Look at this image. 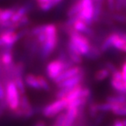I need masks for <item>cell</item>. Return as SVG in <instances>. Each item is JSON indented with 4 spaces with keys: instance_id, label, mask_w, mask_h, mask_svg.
<instances>
[{
    "instance_id": "1",
    "label": "cell",
    "mask_w": 126,
    "mask_h": 126,
    "mask_svg": "<svg viewBox=\"0 0 126 126\" xmlns=\"http://www.w3.org/2000/svg\"><path fill=\"white\" fill-rule=\"evenodd\" d=\"M45 33L47 39L45 43L40 47V56L42 59H48L58 46V28L54 24H46Z\"/></svg>"
},
{
    "instance_id": "2",
    "label": "cell",
    "mask_w": 126,
    "mask_h": 126,
    "mask_svg": "<svg viewBox=\"0 0 126 126\" xmlns=\"http://www.w3.org/2000/svg\"><path fill=\"white\" fill-rule=\"evenodd\" d=\"M5 102L8 108L12 112L18 110L20 106L21 94L17 90L14 80H9L5 84Z\"/></svg>"
},
{
    "instance_id": "3",
    "label": "cell",
    "mask_w": 126,
    "mask_h": 126,
    "mask_svg": "<svg viewBox=\"0 0 126 126\" xmlns=\"http://www.w3.org/2000/svg\"><path fill=\"white\" fill-rule=\"evenodd\" d=\"M75 65L73 62H64L59 59L50 61L46 66V73L48 78L54 81L64 71Z\"/></svg>"
},
{
    "instance_id": "4",
    "label": "cell",
    "mask_w": 126,
    "mask_h": 126,
    "mask_svg": "<svg viewBox=\"0 0 126 126\" xmlns=\"http://www.w3.org/2000/svg\"><path fill=\"white\" fill-rule=\"evenodd\" d=\"M68 105V101L66 98L56 99L55 101L47 104L42 109L43 115L46 118H52L57 116L65 110H66Z\"/></svg>"
},
{
    "instance_id": "5",
    "label": "cell",
    "mask_w": 126,
    "mask_h": 126,
    "mask_svg": "<svg viewBox=\"0 0 126 126\" xmlns=\"http://www.w3.org/2000/svg\"><path fill=\"white\" fill-rule=\"evenodd\" d=\"M94 0H81V10L77 15L78 18L91 26L94 23Z\"/></svg>"
},
{
    "instance_id": "6",
    "label": "cell",
    "mask_w": 126,
    "mask_h": 126,
    "mask_svg": "<svg viewBox=\"0 0 126 126\" xmlns=\"http://www.w3.org/2000/svg\"><path fill=\"white\" fill-rule=\"evenodd\" d=\"M83 71H84V69L81 66L75 65L71 67L68 69H66L65 71H63V72L55 80H54L53 82H54V84H58L62 82L63 80H67L71 78H73V77L80 74L81 72H83Z\"/></svg>"
},
{
    "instance_id": "7",
    "label": "cell",
    "mask_w": 126,
    "mask_h": 126,
    "mask_svg": "<svg viewBox=\"0 0 126 126\" xmlns=\"http://www.w3.org/2000/svg\"><path fill=\"white\" fill-rule=\"evenodd\" d=\"M72 28L75 31L87 36L90 39L95 37V32L91 28V26L88 25L84 21L79 19L78 17V19L75 21V24H73Z\"/></svg>"
},
{
    "instance_id": "8",
    "label": "cell",
    "mask_w": 126,
    "mask_h": 126,
    "mask_svg": "<svg viewBox=\"0 0 126 126\" xmlns=\"http://www.w3.org/2000/svg\"><path fill=\"white\" fill-rule=\"evenodd\" d=\"M18 109L21 110L23 113V117L25 119H30L35 114V109L33 108L28 97L25 94L21 96L20 106Z\"/></svg>"
},
{
    "instance_id": "9",
    "label": "cell",
    "mask_w": 126,
    "mask_h": 126,
    "mask_svg": "<svg viewBox=\"0 0 126 126\" xmlns=\"http://www.w3.org/2000/svg\"><path fill=\"white\" fill-rule=\"evenodd\" d=\"M67 53L68 57L75 65H79L83 62V56L80 54L77 47L69 40L67 42Z\"/></svg>"
},
{
    "instance_id": "10",
    "label": "cell",
    "mask_w": 126,
    "mask_h": 126,
    "mask_svg": "<svg viewBox=\"0 0 126 126\" xmlns=\"http://www.w3.org/2000/svg\"><path fill=\"white\" fill-rule=\"evenodd\" d=\"M84 78V71L73 78L63 80L62 82L56 84V86L58 87V88H74L79 84H81Z\"/></svg>"
},
{
    "instance_id": "11",
    "label": "cell",
    "mask_w": 126,
    "mask_h": 126,
    "mask_svg": "<svg viewBox=\"0 0 126 126\" xmlns=\"http://www.w3.org/2000/svg\"><path fill=\"white\" fill-rule=\"evenodd\" d=\"M0 38L2 39L4 46L13 47V45L21 39L18 32H8L0 35Z\"/></svg>"
},
{
    "instance_id": "12",
    "label": "cell",
    "mask_w": 126,
    "mask_h": 126,
    "mask_svg": "<svg viewBox=\"0 0 126 126\" xmlns=\"http://www.w3.org/2000/svg\"><path fill=\"white\" fill-rule=\"evenodd\" d=\"M79 109H70L65 111V119L63 126H74L79 116Z\"/></svg>"
},
{
    "instance_id": "13",
    "label": "cell",
    "mask_w": 126,
    "mask_h": 126,
    "mask_svg": "<svg viewBox=\"0 0 126 126\" xmlns=\"http://www.w3.org/2000/svg\"><path fill=\"white\" fill-rule=\"evenodd\" d=\"M24 80L26 86H28V87L34 90H37V91L41 90V87L39 83L37 75H34L33 74H31V73L27 74L24 76Z\"/></svg>"
},
{
    "instance_id": "14",
    "label": "cell",
    "mask_w": 126,
    "mask_h": 126,
    "mask_svg": "<svg viewBox=\"0 0 126 126\" xmlns=\"http://www.w3.org/2000/svg\"><path fill=\"white\" fill-rule=\"evenodd\" d=\"M80 10H81V0H75L74 3L69 7L67 11V17H75L80 13Z\"/></svg>"
},
{
    "instance_id": "15",
    "label": "cell",
    "mask_w": 126,
    "mask_h": 126,
    "mask_svg": "<svg viewBox=\"0 0 126 126\" xmlns=\"http://www.w3.org/2000/svg\"><path fill=\"white\" fill-rule=\"evenodd\" d=\"M106 102L112 104H123L126 103V94H116L106 96Z\"/></svg>"
},
{
    "instance_id": "16",
    "label": "cell",
    "mask_w": 126,
    "mask_h": 126,
    "mask_svg": "<svg viewBox=\"0 0 126 126\" xmlns=\"http://www.w3.org/2000/svg\"><path fill=\"white\" fill-rule=\"evenodd\" d=\"M83 85L81 84H79L77 87H74L71 91L68 93V94L66 96V99L68 101V103L73 100H75L77 99L80 97V95H81V91H82V89H83Z\"/></svg>"
},
{
    "instance_id": "17",
    "label": "cell",
    "mask_w": 126,
    "mask_h": 126,
    "mask_svg": "<svg viewBox=\"0 0 126 126\" xmlns=\"http://www.w3.org/2000/svg\"><path fill=\"white\" fill-rule=\"evenodd\" d=\"M103 52L100 50V46H96L95 44H92L91 47L90 49V51L87 54L86 58H87L90 60H96L101 56V54Z\"/></svg>"
},
{
    "instance_id": "18",
    "label": "cell",
    "mask_w": 126,
    "mask_h": 126,
    "mask_svg": "<svg viewBox=\"0 0 126 126\" xmlns=\"http://www.w3.org/2000/svg\"><path fill=\"white\" fill-rule=\"evenodd\" d=\"M20 6H14L10 8H6V9H3L2 12L0 15V19L2 21H10L12 19V16L15 13V12L18 9Z\"/></svg>"
},
{
    "instance_id": "19",
    "label": "cell",
    "mask_w": 126,
    "mask_h": 126,
    "mask_svg": "<svg viewBox=\"0 0 126 126\" xmlns=\"http://www.w3.org/2000/svg\"><path fill=\"white\" fill-rule=\"evenodd\" d=\"M110 75H111L110 71L106 68H103L97 70L95 72L94 79L97 82H101V81L105 80L106 78H109Z\"/></svg>"
},
{
    "instance_id": "20",
    "label": "cell",
    "mask_w": 126,
    "mask_h": 126,
    "mask_svg": "<svg viewBox=\"0 0 126 126\" xmlns=\"http://www.w3.org/2000/svg\"><path fill=\"white\" fill-rule=\"evenodd\" d=\"M112 113L115 115L122 116L126 118V103L123 104H113Z\"/></svg>"
},
{
    "instance_id": "21",
    "label": "cell",
    "mask_w": 126,
    "mask_h": 126,
    "mask_svg": "<svg viewBox=\"0 0 126 126\" xmlns=\"http://www.w3.org/2000/svg\"><path fill=\"white\" fill-rule=\"evenodd\" d=\"M88 115L91 119H95L96 117L100 113L97 110V103H95L94 101L91 100V99L90 100L88 104Z\"/></svg>"
},
{
    "instance_id": "22",
    "label": "cell",
    "mask_w": 126,
    "mask_h": 126,
    "mask_svg": "<svg viewBox=\"0 0 126 126\" xmlns=\"http://www.w3.org/2000/svg\"><path fill=\"white\" fill-rule=\"evenodd\" d=\"M14 82L18 90L21 95H24L26 93V84L24 83V80L23 77H15L14 78Z\"/></svg>"
},
{
    "instance_id": "23",
    "label": "cell",
    "mask_w": 126,
    "mask_h": 126,
    "mask_svg": "<svg viewBox=\"0 0 126 126\" xmlns=\"http://www.w3.org/2000/svg\"><path fill=\"white\" fill-rule=\"evenodd\" d=\"M113 104L104 102V103H97V110L99 112H102V113H106V112H112L113 110Z\"/></svg>"
},
{
    "instance_id": "24",
    "label": "cell",
    "mask_w": 126,
    "mask_h": 126,
    "mask_svg": "<svg viewBox=\"0 0 126 126\" xmlns=\"http://www.w3.org/2000/svg\"><path fill=\"white\" fill-rule=\"evenodd\" d=\"M45 29H46V24H41V25L36 26L30 31L29 35L31 36V37H37L40 33L44 32Z\"/></svg>"
},
{
    "instance_id": "25",
    "label": "cell",
    "mask_w": 126,
    "mask_h": 126,
    "mask_svg": "<svg viewBox=\"0 0 126 126\" xmlns=\"http://www.w3.org/2000/svg\"><path fill=\"white\" fill-rule=\"evenodd\" d=\"M37 78H38L40 85L41 87V90H43L45 91H49L51 87H50V85L48 82V80L42 75H37Z\"/></svg>"
},
{
    "instance_id": "26",
    "label": "cell",
    "mask_w": 126,
    "mask_h": 126,
    "mask_svg": "<svg viewBox=\"0 0 126 126\" xmlns=\"http://www.w3.org/2000/svg\"><path fill=\"white\" fill-rule=\"evenodd\" d=\"M112 18L116 22L126 24V15L120 12H113L112 15Z\"/></svg>"
},
{
    "instance_id": "27",
    "label": "cell",
    "mask_w": 126,
    "mask_h": 126,
    "mask_svg": "<svg viewBox=\"0 0 126 126\" xmlns=\"http://www.w3.org/2000/svg\"><path fill=\"white\" fill-rule=\"evenodd\" d=\"M39 8L43 11V12H49L50 11L52 8H54L56 4L55 3L54 1H52V2H47V3H43V4H40V5H37Z\"/></svg>"
},
{
    "instance_id": "28",
    "label": "cell",
    "mask_w": 126,
    "mask_h": 126,
    "mask_svg": "<svg viewBox=\"0 0 126 126\" xmlns=\"http://www.w3.org/2000/svg\"><path fill=\"white\" fill-rule=\"evenodd\" d=\"M65 119V112H61L56 117V121L54 122V125L56 126H63Z\"/></svg>"
},
{
    "instance_id": "29",
    "label": "cell",
    "mask_w": 126,
    "mask_h": 126,
    "mask_svg": "<svg viewBox=\"0 0 126 126\" xmlns=\"http://www.w3.org/2000/svg\"><path fill=\"white\" fill-rule=\"evenodd\" d=\"M30 23V20H29V17L28 15H25L16 24V28H24V27L27 26L28 24Z\"/></svg>"
},
{
    "instance_id": "30",
    "label": "cell",
    "mask_w": 126,
    "mask_h": 126,
    "mask_svg": "<svg viewBox=\"0 0 126 126\" xmlns=\"http://www.w3.org/2000/svg\"><path fill=\"white\" fill-rule=\"evenodd\" d=\"M107 8L111 12H115L116 11V0H105Z\"/></svg>"
},
{
    "instance_id": "31",
    "label": "cell",
    "mask_w": 126,
    "mask_h": 126,
    "mask_svg": "<svg viewBox=\"0 0 126 126\" xmlns=\"http://www.w3.org/2000/svg\"><path fill=\"white\" fill-rule=\"evenodd\" d=\"M105 68H106L108 70H109L111 74L114 73L115 71H116L117 70H119L118 68H117V67L111 62H106L105 63Z\"/></svg>"
},
{
    "instance_id": "32",
    "label": "cell",
    "mask_w": 126,
    "mask_h": 126,
    "mask_svg": "<svg viewBox=\"0 0 126 126\" xmlns=\"http://www.w3.org/2000/svg\"><path fill=\"white\" fill-rule=\"evenodd\" d=\"M2 81L0 80V101L5 100V87Z\"/></svg>"
},
{
    "instance_id": "33",
    "label": "cell",
    "mask_w": 126,
    "mask_h": 126,
    "mask_svg": "<svg viewBox=\"0 0 126 126\" xmlns=\"http://www.w3.org/2000/svg\"><path fill=\"white\" fill-rule=\"evenodd\" d=\"M6 108H8V106H7V103H6L5 100L0 101V118L2 116V115L4 113V111L5 110Z\"/></svg>"
},
{
    "instance_id": "34",
    "label": "cell",
    "mask_w": 126,
    "mask_h": 126,
    "mask_svg": "<svg viewBox=\"0 0 126 126\" xmlns=\"http://www.w3.org/2000/svg\"><path fill=\"white\" fill-rule=\"evenodd\" d=\"M121 72L122 75V78L124 80H126V59L123 62V64L122 65V69H121Z\"/></svg>"
},
{
    "instance_id": "35",
    "label": "cell",
    "mask_w": 126,
    "mask_h": 126,
    "mask_svg": "<svg viewBox=\"0 0 126 126\" xmlns=\"http://www.w3.org/2000/svg\"><path fill=\"white\" fill-rule=\"evenodd\" d=\"M112 126H124V125L122 124V122L121 119H116L112 122Z\"/></svg>"
},
{
    "instance_id": "36",
    "label": "cell",
    "mask_w": 126,
    "mask_h": 126,
    "mask_svg": "<svg viewBox=\"0 0 126 126\" xmlns=\"http://www.w3.org/2000/svg\"><path fill=\"white\" fill-rule=\"evenodd\" d=\"M52 1H53V0H35V2L37 3V5L49 2H52Z\"/></svg>"
},
{
    "instance_id": "37",
    "label": "cell",
    "mask_w": 126,
    "mask_h": 126,
    "mask_svg": "<svg viewBox=\"0 0 126 126\" xmlns=\"http://www.w3.org/2000/svg\"><path fill=\"white\" fill-rule=\"evenodd\" d=\"M35 126H46V123H45L43 121H40L36 124Z\"/></svg>"
},
{
    "instance_id": "38",
    "label": "cell",
    "mask_w": 126,
    "mask_h": 126,
    "mask_svg": "<svg viewBox=\"0 0 126 126\" xmlns=\"http://www.w3.org/2000/svg\"><path fill=\"white\" fill-rule=\"evenodd\" d=\"M121 119H122V122L123 125L124 126H126V118H122Z\"/></svg>"
},
{
    "instance_id": "39",
    "label": "cell",
    "mask_w": 126,
    "mask_h": 126,
    "mask_svg": "<svg viewBox=\"0 0 126 126\" xmlns=\"http://www.w3.org/2000/svg\"><path fill=\"white\" fill-rule=\"evenodd\" d=\"M122 37L126 40V32H122Z\"/></svg>"
},
{
    "instance_id": "40",
    "label": "cell",
    "mask_w": 126,
    "mask_h": 126,
    "mask_svg": "<svg viewBox=\"0 0 126 126\" xmlns=\"http://www.w3.org/2000/svg\"><path fill=\"white\" fill-rule=\"evenodd\" d=\"M53 1L55 2V3H56V5H57L58 4H59V3L62 1V0H53Z\"/></svg>"
},
{
    "instance_id": "41",
    "label": "cell",
    "mask_w": 126,
    "mask_h": 126,
    "mask_svg": "<svg viewBox=\"0 0 126 126\" xmlns=\"http://www.w3.org/2000/svg\"><path fill=\"white\" fill-rule=\"evenodd\" d=\"M2 47H4V43H3V42H2V39L0 38V48Z\"/></svg>"
},
{
    "instance_id": "42",
    "label": "cell",
    "mask_w": 126,
    "mask_h": 126,
    "mask_svg": "<svg viewBox=\"0 0 126 126\" xmlns=\"http://www.w3.org/2000/svg\"><path fill=\"white\" fill-rule=\"evenodd\" d=\"M101 1H105V0H94V2H101Z\"/></svg>"
},
{
    "instance_id": "43",
    "label": "cell",
    "mask_w": 126,
    "mask_h": 126,
    "mask_svg": "<svg viewBox=\"0 0 126 126\" xmlns=\"http://www.w3.org/2000/svg\"><path fill=\"white\" fill-rule=\"evenodd\" d=\"M2 11H3L2 8H0V15H1V13L2 12Z\"/></svg>"
},
{
    "instance_id": "44",
    "label": "cell",
    "mask_w": 126,
    "mask_h": 126,
    "mask_svg": "<svg viewBox=\"0 0 126 126\" xmlns=\"http://www.w3.org/2000/svg\"><path fill=\"white\" fill-rule=\"evenodd\" d=\"M2 20H1V19H0V24H2Z\"/></svg>"
}]
</instances>
